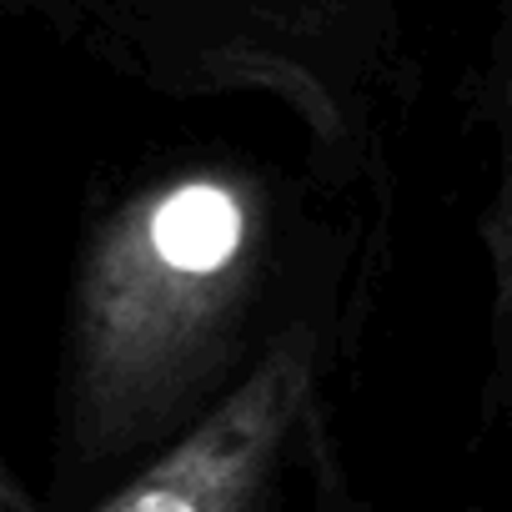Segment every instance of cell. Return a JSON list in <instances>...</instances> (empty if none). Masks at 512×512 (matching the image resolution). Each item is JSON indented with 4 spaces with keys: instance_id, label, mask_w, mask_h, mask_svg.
<instances>
[{
    "instance_id": "3957f363",
    "label": "cell",
    "mask_w": 512,
    "mask_h": 512,
    "mask_svg": "<svg viewBox=\"0 0 512 512\" xmlns=\"http://www.w3.org/2000/svg\"><path fill=\"white\" fill-rule=\"evenodd\" d=\"M497 121H502V186L492 211V267H497V337H502V367L512 392V0L497 46Z\"/></svg>"
},
{
    "instance_id": "277c9868",
    "label": "cell",
    "mask_w": 512,
    "mask_h": 512,
    "mask_svg": "<svg viewBox=\"0 0 512 512\" xmlns=\"http://www.w3.org/2000/svg\"><path fill=\"white\" fill-rule=\"evenodd\" d=\"M0 512H36V502L26 497V487L0 467Z\"/></svg>"
},
{
    "instance_id": "7a4b0ae2",
    "label": "cell",
    "mask_w": 512,
    "mask_h": 512,
    "mask_svg": "<svg viewBox=\"0 0 512 512\" xmlns=\"http://www.w3.org/2000/svg\"><path fill=\"white\" fill-rule=\"evenodd\" d=\"M312 372V332H282L277 347L211 412H201L181 442H171L136 482H126L96 512H251L292 427L307 412Z\"/></svg>"
},
{
    "instance_id": "6da1fadb",
    "label": "cell",
    "mask_w": 512,
    "mask_h": 512,
    "mask_svg": "<svg viewBox=\"0 0 512 512\" xmlns=\"http://www.w3.org/2000/svg\"><path fill=\"white\" fill-rule=\"evenodd\" d=\"M256 262L262 196L231 171H181L111 211L71 307L76 447L126 452L186 412L231 347Z\"/></svg>"
}]
</instances>
